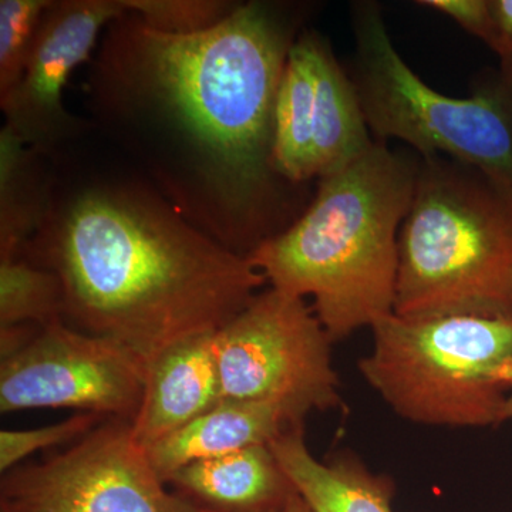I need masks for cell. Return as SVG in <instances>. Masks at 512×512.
<instances>
[{
  "label": "cell",
  "mask_w": 512,
  "mask_h": 512,
  "mask_svg": "<svg viewBox=\"0 0 512 512\" xmlns=\"http://www.w3.org/2000/svg\"><path fill=\"white\" fill-rule=\"evenodd\" d=\"M114 25L103 60L109 96L177 141L200 197L224 220V244L252 251L268 238L276 201L275 104L295 43L288 19L249 2L194 35L158 32L131 15Z\"/></svg>",
  "instance_id": "cell-1"
},
{
  "label": "cell",
  "mask_w": 512,
  "mask_h": 512,
  "mask_svg": "<svg viewBox=\"0 0 512 512\" xmlns=\"http://www.w3.org/2000/svg\"><path fill=\"white\" fill-rule=\"evenodd\" d=\"M29 245L26 258L62 281L64 322L146 365L224 328L266 282L247 255L121 188H90L49 208Z\"/></svg>",
  "instance_id": "cell-2"
},
{
  "label": "cell",
  "mask_w": 512,
  "mask_h": 512,
  "mask_svg": "<svg viewBox=\"0 0 512 512\" xmlns=\"http://www.w3.org/2000/svg\"><path fill=\"white\" fill-rule=\"evenodd\" d=\"M417 165L373 143L362 156L320 178L298 221L249 252L271 288L313 298L332 342L394 313L400 228Z\"/></svg>",
  "instance_id": "cell-3"
},
{
  "label": "cell",
  "mask_w": 512,
  "mask_h": 512,
  "mask_svg": "<svg viewBox=\"0 0 512 512\" xmlns=\"http://www.w3.org/2000/svg\"><path fill=\"white\" fill-rule=\"evenodd\" d=\"M394 313L512 319V198L474 168L441 156L417 165Z\"/></svg>",
  "instance_id": "cell-4"
},
{
  "label": "cell",
  "mask_w": 512,
  "mask_h": 512,
  "mask_svg": "<svg viewBox=\"0 0 512 512\" xmlns=\"http://www.w3.org/2000/svg\"><path fill=\"white\" fill-rule=\"evenodd\" d=\"M359 372L402 419L497 427L512 389V319L402 318L372 326Z\"/></svg>",
  "instance_id": "cell-5"
},
{
  "label": "cell",
  "mask_w": 512,
  "mask_h": 512,
  "mask_svg": "<svg viewBox=\"0 0 512 512\" xmlns=\"http://www.w3.org/2000/svg\"><path fill=\"white\" fill-rule=\"evenodd\" d=\"M355 87L367 126L421 157L448 156L512 198V99L488 84L467 99L431 89L394 47L375 5L357 6Z\"/></svg>",
  "instance_id": "cell-6"
},
{
  "label": "cell",
  "mask_w": 512,
  "mask_h": 512,
  "mask_svg": "<svg viewBox=\"0 0 512 512\" xmlns=\"http://www.w3.org/2000/svg\"><path fill=\"white\" fill-rule=\"evenodd\" d=\"M332 339L305 299L269 288L214 333L222 400L269 403L305 420L343 410Z\"/></svg>",
  "instance_id": "cell-7"
},
{
  "label": "cell",
  "mask_w": 512,
  "mask_h": 512,
  "mask_svg": "<svg viewBox=\"0 0 512 512\" xmlns=\"http://www.w3.org/2000/svg\"><path fill=\"white\" fill-rule=\"evenodd\" d=\"M15 512H217L165 488L130 420L106 419L63 453L3 474Z\"/></svg>",
  "instance_id": "cell-8"
},
{
  "label": "cell",
  "mask_w": 512,
  "mask_h": 512,
  "mask_svg": "<svg viewBox=\"0 0 512 512\" xmlns=\"http://www.w3.org/2000/svg\"><path fill=\"white\" fill-rule=\"evenodd\" d=\"M146 370L143 360L114 340L55 319L18 352L0 359V412L72 409L133 421Z\"/></svg>",
  "instance_id": "cell-9"
},
{
  "label": "cell",
  "mask_w": 512,
  "mask_h": 512,
  "mask_svg": "<svg viewBox=\"0 0 512 512\" xmlns=\"http://www.w3.org/2000/svg\"><path fill=\"white\" fill-rule=\"evenodd\" d=\"M127 16L123 0L53 2L40 23L25 70L0 106L9 127L26 144L45 150L76 128L64 110L63 87L89 59L103 28Z\"/></svg>",
  "instance_id": "cell-10"
},
{
  "label": "cell",
  "mask_w": 512,
  "mask_h": 512,
  "mask_svg": "<svg viewBox=\"0 0 512 512\" xmlns=\"http://www.w3.org/2000/svg\"><path fill=\"white\" fill-rule=\"evenodd\" d=\"M221 402L214 333L195 336L148 363L143 400L131 427L148 448Z\"/></svg>",
  "instance_id": "cell-11"
},
{
  "label": "cell",
  "mask_w": 512,
  "mask_h": 512,
  "mask_svg": "<svg viewBox=\"0 0 512 512\" xmlns=\"http://www.w3.org/2000/svg\"><path fill=\"white\" fill-rule=\"evenodd\" d=\"M303 421L275 404L222 400L210 412L148 447V456L167 484L175 471L188 464L271 444L286 431L303 427Z\"/></svg>",
  "instance_id": "cell-12"
},
{
  "label": "cell",
  "mask_w": 512,
  "mask_h": 512,
  "mask_svg": "<svg viewBox=\"0 0 512 512\" xmlns=\"http://www.w3.org/2000/svg\"><path fill=\"white\" fill-rule=\"evenodd\" d=\"M167 484L217 512H278L298 493L269 444L195 461Z\"/></svg>",
  "instance_id": "cell-13"
},
{
  "label": "cell",
  "mask_w": 512,
  "mask_h": 512,
  "mask_svg": "<svg viewBox=\"0 0 512 512\" xmlns=\"http://www.w3.org/2000/svg\"><path fill=\"white\" fill-rule=\"evenodd\" d=\"M286 476L315 512H393L392 478L375 474L352 454L333 460L313 457L303 427L288 430L272 441Z\"/></svg>",
  "instance_id": "cell-14"
},
{
  "label": "cell",
  "mask_w": 512,
  "mask_h": 512,
  "mask_svg": "<svg viewBox=\"0 0 512 512\" xmlns=\"http://www.w3.org/2000/svg\"><path fill=\"white\" fill-rule=\"evenodd\" d=\"M373 143L355 83L350 82L336 62L325 40L316 36L313 119L316 177H325L352 163Z\"/></svg>",
  "instance_id": "cell-15"
},
{
  "label": "cell",
  "mask_w": 512,
  "mask_h": 512,
  "mask_svg": "<svg viewBox=\"0 0 512 512\" xmlns=\"http://www.w3.org/2000/svg\"><path fill=\"white\" fill-rule=\"evenodd\" d=\"M316 36L306 33L295 40L276 96L272 161L276 173L293 183L316 177L313 164Z\"/></svg>",
  "instance_id": "cell-16"
},
{
  "label": "cell",
  "mask_w": 512,
  "mask_h": 512,
  "mask_svg": "<svg viewBox=\"0 0 512 512\" xmlns=\"http://www.w3.org/2000/svg\"><path fill=\"white\" fill-rule=\"evenodd\" d=\"M26 144L9 127L0 131V258L23 255L50 204L33 178Z\"/></svg>",
  "instance_id": "cell-17"
},
{
  "label": "cell",
  "mask_w": 512,
  "mask_h": 512,
  "mask_svg": "<svg viewBox=\"0 0 512 512\" xmlns=\"http://www.w3.org/2000/svg\"><path fill=\"white\" fill-rule=\"evenodd\" d=\"M62 281L25 255L0 258V328L63 319Z\"/></svg>",
  "instance_id": "cell-18"
},
{
  "label": "cell",
  "mask_w": 512,
  "mask_h": 512,
  "mask_svg": "<svg viewBox=\"0 0 512 512\" xmlns=\"http://www.w3.org/2000/svg\"><path fill=\"white\" fill-rule=\"evenodd\" d=\"M50 0L0 2V97L16 86L25 70L30 49Z\"/></svg>",
  "instance_id": "cell-19"
},
{
  "label": "cell",
  "mask_w": 512,
  "mask_h": 512,
  "mask_svg": "<svg viewBox=\"0 0 512 512\" xmlns=\"http://www.w3.org/2000/svg\"><path fill=\"white\" fill-rule=\"evenodd\" d=\"M127 15L170 35H194L227 18L235 6L217 0H123Z\"/></svg>",
  "instance_id": "cell-20"
},
{
  "label": "cell",
  "mask_w": 512,
  "mask_h": 512,
  "mask_svg": "<svg viewBox=\"0 0 512 512\" xmlns=\"http://www.w3.org/2000/svg\"><path fill=\"white\" fill-rule=\"evenodd\" d=\"M104 417L93 413H76L69 419L39 429L2 430L0 433V471L8 473L22 466V461L37 451L76 443L96 429Z\"/></svg>",
  "instance_id": "cell-21"
},
{
  "label": "cell",
  "mask_w": 512,
  "mask_h": 512,
  "mask_svg": "<svg viewBox=\"0 0 512 512\" xmlns=\"http://www.w3.org/2000/svg\"><path fill=\"white\" fill-rule=\"evenodd\" d=\"M419 5L444 13L488 47L493 45L494 18L490 0H423Z\"/></svg>",
  "instance_id": "cell-22"
},
{
  "label": "cell",
  "mask_w": 512,
  "mask_h": 512,
  "mask_svg": "<svg viewBox=\"0 0 512 512\" xmlns=\"http://www.w3.org/2000/svg\"><path fill=\"white\" fill-rule=\"evenodd\" d=\"M494 39L490 49L500 59L497 84L512 99V0H490Z\"/></svg>",
  "instance_id": "cell-23"
},
{
  "label": "cell",
  "mask_w": 512,
  "mask_h": 512,
  "mask_svg": "<svg viewBox=\"0 0 512 512\" xmlns=\"http://www.w3.org/2000/svg\"><path fill=\"white\" fill-rule=\"evenodd\" d=\"M282 512H315L312 510L311 505L306 503L305 500L296 493L293 495L291 500L288 501V504L285 505L284 510Z\"/></svg>",
  "instance_id": "cell-24"
},
{
  "label": "cell",
  "mask_w": 512,
  "mask_h": 512,
  "mask_svg": "<svg viewBox=\"0 0 512 512\" xmlns=\"http://www.w3.org/2000/svg\"><path fill=\"white\" fill-rule=\"evenodd\" d=\"M512 419V389L510 392V396H508L507 403H505L503 416H501V424L505 423V421Z\"/></svg>",
  "instance_id": "cell-25"
},
{
  "label": "cell",
  "mask_w": 512,
  "mask_h": 512,
  "mask_svg": "<svg viewBox=\"0 0 512 512\" xmlns=\"http://www.w3.org/2000/svg\"><path fill=\"white\" fill-rule=\"evenodd\" d=\"M0 512H15L10 510V508L5 507V505H0Z\"/></svg>",
  "instance_id": "cell-26"
},
{
  "label": "cell",
  "mask_w": 512,
  "mask_h": 512,
  "mask_svg": "<svg viewBox=\"0 0 512 512\" xmlns=\"http://www.w3.org/2000/svg\"><path fill=\"white\" fill-rule=\"evenodd\" d=\"M278 512H282V511H278Z\"/></svg>",
  "instance_id": "cell-27"
}]
</instances>
